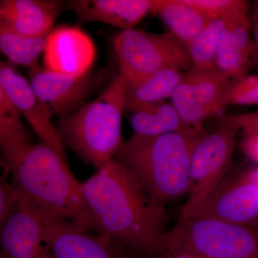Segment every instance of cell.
Returning a JSON list of instances; mask_svg holds the SVG:
<instances>
[{
  "label": "cell",
  "mask_w": 258,
  "mask_h": 258,
  "mask_svg": "<svg viewBox=\"0 0 258 258\" xmlns=\"http://www.w3.org/2000/svg\"><path fill=\"white\" fill-rule=\"evenodd\" d=\"M97 232L145 258L165 253L167 215L116 159L81 184Z\"/></svg>",
  "instance_id": "obj_1"
},
{
  "label": "cell",
  "mask_w": 258,
  "mask_h": 258,
  "mask_svg": "<svg viewBox=\"0 0 258 258\" xmlns=\"http://www.w3.org/2000/svg\"><path fill=\"white\" fill-rule=\"evenodd\" d=\"M205 133L200 127L157 136L134 134L114 158L157 203L175 201L190 191V159Z\"/></svg>",
  "instance_id": "obj_2"
},
{
  "label": "cell",
  "mask_w": 258,
  "mask_h": 258,
  "mask_svg": "<svg viewBox=\"0 0 258 258\" xmlns=\"http://www.w3.org/2000/svg\"><path fill=\"white\" fill-rule=\"evenodd\" d=\"M10 173L12 185L42 216L67 220L83 230L97 232L81 184L67 162L46 144H32Z\"/></svg>",
  "instance_id": "obj_3"
},
{
  "label": "cell",
  "mask_w": 258,
  "mask_h": 258,
  "mask_svg": "<svg viewBox=\"0 0 258 258\" xmlns=\"http://www.w3.org/2000/svg\"><path fill=\"white\" fill-rule=\"evenodd\" d=\"M125 90L124 79L118 74L96 98L59 122L64 145L96 170L114 159L124 142L121 122Z\"/></svg>",
  "instance_id": "obj_4"
},
{
  "label": "cell",
  "mask_w": 258,
  "mask_h": 258,
  "mask_svg": "<svg viewBox=\"0 0 258 258\" xmlns=\"http://www.w3.org/2000/svg\"><path fill=\"white\" fill-rule=\"evenodd\" d=\"M166 252L195 258H258V224L179 217L165 237Z\"/></svg>",
  "instance_id": "obj_5"
},
{
  "label": "cell",
  "mask_w": 258,
  "mask_h": 258,
  "mask_svg": "<svg viewBox=\"0 0 258 258\" xmlns=\"http://www.w3.org/2000/svg\"><path fill=\"white\" fill-rule=\"evenodd\" d=\"M119 74L125 84H135L164 69L189 71L192 62L184 45L170 33L128 29L113 40Z\"/></svg>",
  "instance_id": "obj_6"
},
{
  "label": "cell",
  "mask_w": 258,
  "mask_h": 258,
  "mask_svg": "<svg viewBox=\"0 0 258 258\" xmlns=\"http://www.w3.org/2000/svg\"><path fill=\"white\" fill-rule=\"evenodd\" d=\"M239 131L235 125L221 123L215 132H205L195 144L190 159L189 199L180 217L203 203L227 177Z\"/></svg>",
  "instance_id": "obj_7"
},
{
  "label": "cell",
  "mask_w": 258,
  "mask_h": 258,
  "mask_svg": "<svg viewBox=\"0 0 258 258\" xmlns=\"http://www.w3.org/2000/svg\"><path fill=\"white\" fill-rule=\"evenodd\" d=\"M118 74H115L112 66L74 76L37 64L30 70V83L39 98L46 103L52 116L62 119L76 113L87 103L91 95L110 84Z\"/></svg>",
  "instance_id": "obj_8"
},
{
  "label": "cell",
  "mask_w": 258,
  "mask_h": 258,
  "mask_svg": "<svg viewBox=\"0 0 258 258\" xmlns=\"http://www.w3.org/2000/svg\"><path fill=\"white\" fill-rule=\"evenodd\" d=\"M232 80L218 69L192 68L173 93L172 105L186 124L201 126L202 120L223 108Z\"/></svg>",
  "instance_id": "obj_9"
},
{
  "label": "cell",
  "mask_w": 258,
  "mask_h": 258,
  "mask_svg": "<svg viewBox=\"0 0 258 258\" xmlns=\"http://www.w3.org/2000/svg\"><path fill=\"white\" fill-rule=\"evenodd\" d=\"M42 217L44 242L52 258H134L135 253L108 237L67 220Z\"/></svg>",
  "instance_id": "obj_10"
},
{
  "label": "cell",
  "mask_w": 258,
  "mask_h": 258,
  "mask_svg": "<svg viewBox=\"0 0 258 258\" xmlns=\"http://www.w3.org/2000/svg\"><path fill=\"white\" fill-rule=\"evenodd\" d=\"M217 219L239 225L258 224V185L242 173L226 177L208 198L184 216Z\"/></svg>",
  "instance_id": "obj_11"
},
{
  "label": "cell",
  "mask_w": 258,
  "mask_h": 258,
  "mask_svg": "<svg viewBox=\"0 0 258 258\" xmlns=\"http://www.w3.org/2000/svg\"><path fill=\"white\" fill-rule=\"evenodd\" d=\"M0 88L18 107L41 142L66 162L64 144L58 130L52 124V115L48 107L9 62L4 61L0 64Z\"/></svg>",
  "instance_id": "obj_12"
},
{
  "label": "cell",
  "mask_w": 258,
  "mask_h": 258,
  "mask_svg": "<svg viewBox=\"0 0 258 258\" xmlns=\"http://www.w3.org/2000/svg\"><path fill=\"white\" fill-rule=\"evenodd\" d=\"M0 232V258H52L44 242L42 215L23 198Z\"/></svg>",
  "instance_id": "obj_13"
},
{
  "label": "cell",
  "mask_w": 258,
  "mask_h": 258,
  "mask_svg": "<svg viewBox=\"0 0 258 258\" xmlns=\"http://www.w3.org/2000/svg\"><path fill=\"white\" fill-rule=\"evenodd\" d=\"M96 57L91 38L77 27L61 26L46 37L45 67L55 72L81 76L89 72Z\"/></svg>",
  "instance_id": "obj_14"
},
{
  "label": "cell",
  "mask_w": 258,
  "mask_h": 258,
  "mask_svg": "<svg viewBox=\"0 0 258 258\" xmlns=\"http://www.w3.org/2000/svg\"><path fill=\"white\" fill-rule=\"evenodd\" d=\"M67 5L57 0H1L0 28L23 36L47 37Z\"/></svg>",
  "instance_id": "obj_15"
},
{
  "label": "cell",
  "mask_w": 258,
  "mask_h": 258,
  "mask_svg": "<svg viewBox=\"0 0 258 258\" xmlns=\"http://www.w3.org/2000/svg\"><path fill=\"white\" fill-rule=\"evenodd\" d=\"M159 0H75L69 7L81 23H103L123 30L149 13H155Z\"/></svg>",
  "instance_id": "obj_16"
},
{
  "label": "cell",
  "mask_w": 258,
  "mask_h": 258,
  "mask_svg": "<svg viewBox=\"0 0 258 258\" xmlns=\"http://www.w3.org/2000/svg\"><path fill=\"white\" fill-rule=\"evenodd\" d=\"M250 32V18L246 14L229 22L220 35L217 68L232 80L247 76L249 69L253 66L254 45Z\"/></svg>",
  "instance_id": "obj_17"
},
{
  "label": "cell",
  "mask_w": 258,
  "mask_h": 258,
  "mask_svg": "<svg viewBox=\"0 0 258 258\" xmlns=\"http://www.w3.org/2000/svg\"><path fill=\"white\" fill-rule=\"evenodd\" d=\"M181 72L175 69H161L135 84H125V109L135 113L164 102L184 79Z\"/></svg>",
  "instance_id": "obj_18"
},
{
  "label": "cell",
  "mask_w": 258,
  "mask_h": 258,
  "mask_svg": "<svg viewBox=\"0 0 258 258\" xmlns=\"http://www.w3.org/2000/svg\"><path fill=\"white\" fill-rule=\"evenodd\" d=\"M22 115L0 88V144L5 166L9 172L33 144L24 126Z\"/></svg>",
  "instance_id": "obj_19"
},
{
  "label": "cell",
  "mask_w": 258,
  "mask_h": 258,
  "mask_svg": "<svg viewBox=\"0 0 258 258\" xmlns=\"http://www.w3.org/2000/svg\"><path fill=\"white\" fill-rule=\"evenodd\" d=\"M154 14L160 17L170 33L186 47L209 24L216 20L186 4L184 0H159Z\"/></svg>",
  "instance_id": "obj_20"
},
{
  "label": "cell",
  "mask_w": 258,
  "mask_h": 258,
  "mask_svg": "<svg viewBox=\"0 0 258 258\" xmlns=\"http://www.w3.org/2000/svg\"><path fill=\"white\" fill-rule=\"evenodd\" d=\"M131 123L136 134L144 136L162 135L194 128L185 123L172 103L164 101L135 112Z\"/></svg>",
  "instance_id": "obj_21"
},
{
  "label": "cell",
  "mask_w": 258,
  "mask_h": 258,
  "mask_svg": "<svg viewBox=\"0 0 258 258\" xmlns=\"http://www.w3.org/2000/svg\"><path fill=\"white\" fill-rule=\"evenodd\" d=\"M46 37H30L0 28V49L13 63L35 67L39 56L44 53Z\"/></svg>",
  "instance_id": "obj_22"
},
{
  "label": "cell",
  "mask_w": 258,
  "mask_h": 258,
  "mask_svg": "<svg viewBox=\"0 0 258 258\" xmlns=\"http://www.w3.org/2000/svg\"><path fill=\"white\" fill-rule=\"evenodd\" d=\"M231 20H233L216 19L213 20L188 45L186 50L192 62L193 69H217V51L220 35L226 25Z\"/></svg>",
  "instance_id": "obj_23"
},
{
  "label": "cell",
  "mask_w": 258,
  "mask_h": 258,
  "mask_svg": "<svg viewBox=\"0 0 258 258\" xmlns=\"http://www.w3.org/2000/svg\"><path fill=\"white\" fill-rule=\"evenodd\" d=\"M214 19L234 20L247 14L248 2L244 0H184Z\"/></svg>",
  "instance_id": "obj_24"
},
{
  "label": "cell",
  "mask_w": 258,
  "mask_h": 258,
  "mask_svg": "<svg viewBox=\"0 0 258 258\" xmlns=\"http://www.w3.org/2000/svg\"><path fill=\"white\" fill-rule=\"evenodd\" d=\"M232 104L258 105V75L232 80L223 105L225 107Z\"/></svg>",
  "instance_id": "obj_25"
},
{
  "label": "cell",
  "mask_w": 258,
  "mask_h": 258,
  "mask_svg": "<svg viewBox=\"0 0 258 258\" xmlns=\"http://www.w3.org/2000/svg\"><path fill=\"white\" fill-rule=\"evenodd\" d=\"M22 196L12 184L2 181L0 184V227L18 208Z\"/></svg>",
  "instance_id": "obj_26"
},
{
  "label": "cell",
  "mask_w": 258,
  "mask_h": 258,
  "mask_svg": "<svg viewBox=\"0 0 258 258\" xmlns=\"http://www.w3.org/2000/svg\"><path fill=\"white\" fill-rule=\"evenodd\" d=\"M220 123L235 125L244 134L258 136V111L243 114L221 115Z\"/></svg>",
  "instance_id": "obj_27"
},
{
  "label": "cell",
  "mask_w": 258,
  "mask_h": 258,
  "mask_svg": "<svg viewBox=\"0 0 258 258\" xmlns=\"http://www.w3.org/2000/svg\"><path fill=\"white\" fill-rule=\"evenodd\" d=\"M242 148L244 154L258 164V136L244 134Z\"/></svg>",
  "instance_id": "obj_28"
},
{
  "label": "cell",
  "mask_w": 258,
  "mask_h": 258,
  "mask_svg": "<svg viewBox=\"0 0 258 258\" xmlns=\"http://www.w3.org/2000/svg\"><path fill=\"white\" fill-rule=\"evenodd\" d=\"M250 18L251 32L253 35V41L254 45V55L253 58V66H258V0L254 1L252 7V12Z\"/></svg>",
  "instance_id": "obj_29"
},
{
  "label": "cell",
  "mask_w": 258,
  "mask_h": 258,
  "mask_svg": "<svg viewBox=\"0 0 258 258\" xmlns=\"http://www.w3.org/2000/svg\"><path fill=\"white\" fill-rule=\"evenodd\" d=\"M242 174L246 179L258 185V167L252 168L248 170L243 171Z\"/></svg>",
  "instance_id": "obj_30"
},
{
  "label": "cell",
  "mask_w": 258,
  "mask_h": 258,
  "mask_svg": "<svg viewBox=\"0 0 258 258\" xmlns=\"http://www.w3.org/2000/svg\"><path fill=\"white\" fill-rule=\"evenodd\" d=\"M159 258H195L191 257V256L186 255L184 254L179 253H172L170 252H166L165 253L163 254L161 257Z\"/></svg>",
  "instance_id": "obj_31"
}]
</instances>
